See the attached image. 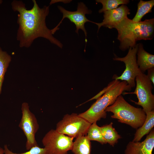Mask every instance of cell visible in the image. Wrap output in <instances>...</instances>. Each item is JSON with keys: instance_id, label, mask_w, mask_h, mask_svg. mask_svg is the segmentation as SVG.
<instances>
[{"instance_id": "8", "label": "cell", "mask_w": 154, "mask_h": 154, "mask_svg": "<svg viewBox=\"0 0 154 154\" xmlns=\"http://www.w3.org/2000/svg\"><path fill=\"white\" fill-rule=\"evenodd\" d=\"M29 108L28 103L24 102L22 103L21 108L22 116L19 125L26 136L25 147L27 150L33 147L38 145L35 137L39 128L37 119Z\"/></svg>"}, {"instance_id": "18", "label": "cell", "mask_w": 154, "mask_h": 154, "mask_svg": "<svg viewBox=\"0 0 154 154\" xmlns=\"http://www.w3.org/2000/svg\"><path fill=\"white\" fill-rule=\"evenodd\" d=\"M11 60V56L0 47V94L5 73Z\"/></svg>"}, {"instance_id": "22", "label": "cell", "mask_w": 154, "mask_h": 154, "mask_svg": "<svg viewBox=\"0 0 154 154\" xmlns=\"http://www.w3.org/2000/svg\"><path fill=\"white\" fill-rule=\"evenodd\" d=\"M147 74V75L152 83L154 84V68L148 69Z\"/></svg>"}, {"instance_id": "2", "label": "cell", "mask_w": 154, "mask_h": 154, "mask_svg": "<svg viewBox=\"0 0 154 154\" xmlns=\"http://www.w3.org/2000/svg\"><path fill=\"white\" fill-rule=\"evenodd\" d=\"M114 28L118 33L117 39L120 42L119 48L124 51L130 47H134L138 40H151L153 38L154 19H146L144 21L136 22L127 17Z\"/></svg>"}, {"instance_id": "6", "label": "cell", "mask_w": 154, "mask_h": 154, "mask_svg": "<svg viewBox=\"0 0 154 154\" xmlns=\"http://www.w3.org/2000/svg\"><path fill=\"white\" fill-rule=\"evenodd\" d=\"M136 86L135 91L132 92H124L123 94H135L138 99L137 102L131 101L141 106L146 113L154 110V96L152 93L153 89L152 83L147 75L141 72L135 79Z\"/></svg>"}, {"instance_id": "16", "label": "cell", "mask_w": 154, "mask_h": 154, "mask_svg": "<svg viewBox=\"0 0 154 154\" xmlns=\"http://www.w3.org/2000/svg\"><path fill=\"white\" fill-rule=\"evenodd\" d=\"M113 124L111 122L109 124L100 127V128L103 137L107 143L114 147L121 137L113 127Z\"/></svg>"}, {"instance_id": "3", "label": "cell", "mask_w": 154, "mask_h": 154, "mask_svg": "<svg viewBox=\"0 0 154 154\" xmlns=\"http://www.w3.org/2000/svg\"><path fill=\"white\" fill-rule=\"evenodd\" d=\"M131 89L126 82L114 80L101 92L104 95L98 98L87 110L78 115L91 124L97 122L102 118H105L107 115L105 111L106 108L112 105L124 91H129Z\"/></svg>"}, {"instance_id": "14", "label": "cell", "mask_w": 154, "mask_h": 154, "mask_svg": "<svg viewBox=\"0 0 154 154\" xmlns=\"http://www.w3.org/2000/svg\"><path fill=\"white\" fill-rule=\"evenodd\" d=\"M146 118L143 125L137 130L133 140L134 142L140 141L145 135L149 133L154 126V110L146 113Z\"/></svg>"}, {"instance_id": "5", "label": "cell", "mask_w": 154, "mask_h": 154, "mask_svg": "<svg viewBox=\"0 0 154 154\" xmlns=\"http://www.w3.org/2000/svg\"><path fill=\"white\" fill-rule=\"evenodd\" d=\"M91 124L77 114H67L57 123L55 130L60 133L76 138L86 135Z\"/></svg>"}, {"instance_id": "10", "label": "cell", "mask_w": 154, "mask_h": 154, "mask_svg": "<svg viewBox=\"0 0 154 154\" xmlns=\"http://www.w3.org/2000/svg\"><path fill=\"white\" fill-rule=\"evenodd\" d=\"M58 7L61 13L62 14V17L60 22L54 28L51 29L53 35L59 29V27L62 21L65 18L68 19L70 21L75 25L76 29L75 32L78 35V31L82 30L84 32L85 35V41L86 44L87 32L85 27V24L87 22L95 23L88 19L86 15L91 14L92 13L91 10L88 9L86 5L82 2L78 3L77 10L74 11L66 10L60 6H58Z\"/></svg>"}, {"instance_id": "13", "label": "cell", "mask_w": 154, "mask_h": 154, "mask_svg": "<svg viewBox=\"0 0 154 154\" xmlns=\"http://www.w3.org/2000/svg\"><path fill=\"white\" fill-rule=\"evenodd\" d=\"M137 62L140 70L144 73L154 67V55L146 51L142 43L138 44Z\"/></svg>"}, {"instance_id": "1", "label": "cell", "mask_w": 154, "mask_h": 154, "mask_svg": "<svg viewBox=\"0 0 154 154\" xmlns=\"http://www.w3.org/2000/svg\"><path fill=\"white\" fill-rule=\"evenodd\" d=\"M47 16L46 15L40 14L17 18L19 28L17 38L20 47L29 48L35 39L42 37L59 48H62V44L53 36L51 29L47 27L46 23Z\"/></svg>"}, {"instance_id": "4", "label": "cell", "mask_w": 154, "mask_h": 154, "mask_svg": "<svg viewBox=\"0 0 154 154\" xmlns=\"http://www.w3.org/2000/svg\"><path fill=\"white\" fill-rule=\"evenodd\" d=\"M106 112H111L112 118L127 124L132 128L137 129L141 127L146 118L145 112L141 108L134 107L128 103L121 95L119 96L114 102L108 107Z\"/></svg>"}, {"instance_id": "12", "label": "cell", "mask_w": 154, "mask_h": 154, "mask_svg": "<svg viewBox=\"0 0 154 154\" xmlns=\"http://www.w3.org/2000/svg\"><path fill=\"white\" fill-rule=\"evenodd\" d=\"M154 147V130L152 129L143 141H129L124 154H153Z\"/></svg>"}, {"instance_id": "11", "label": "cell", "mask_w": 154, "mask_h": 154, "mask_svg": "<svg viewBox=\"0 0 154 154\" xmlns=\"http://www.w3.org/2000/svg\"><path fill=\"white\" fill-rule=\"evenodd\" d=\"M130 11L126 5H122L118 8L104 12V19L102 22L94 23L98 26V32L102 26L110 29L114 28L121 21L127 17V15L130 14Z\"/></svg>"}, {"instance_id": "9", "label": "cell", "mask_w": 154, "mask_h": 154, "mask_svg": "<svg viewBox=\"0 0 154 154\" xmlns=\"http://www.w3.org/2000/svg\"><path fill=\"white\" fill-rule=\"evenodd\" d=\"M138 45V44H136L134 47L129 48L127 54L125 57L121 58L116 57L113 58L114 60L123 62L125 65V68L120 76H118L116 75H114L113 79L126 82L131 89L135 86V78L141 72L137 62L136 54Z\"/></svg>"}, {"instance_id": "21", "label": "cell", "mask_w": 154, "mask_h": 154, "mask_svg": "<svg viewBox=\"0 0 154 154\" xmlns=\"http://www.w3.org/2000/svg\"><path fill=\"white\" fill-rule=\"evenodd\" d=\"M4 154H48L46 149L44 148H41L38 145L32 147L26 152L21 153H14L10 150L7 145L4 146Z\"/></svg>"}, {"instance_id": "15", "label": "cell", "mask_w": 154, "mask_h": 154, "mask_svg": "<svg viewBox=\"0 0 154 154\" xmlns=\"http://www.w3.org/2000/svg\"><path fill=\"white\" fill-rule=\"evenodd\" d=\"M90 141L86 135L80 136L73 142L71 151L74 154H90Z\"/></svg>"}, {"instance_id": "25", "label": "cell", "mask_w": 154, "mask_h": 154, "mask_svg": "<svg viewBox=\"0 0 154 154\" xmlns=\"http://www.w3.org/2000/svg\"><path fill=\"white\" fill-rule=\"evenodd\" d=\"M2 2V1L0 0V4H1Z\"/></svg>"}, {"instance_id": "20", "label": "cell", "mask_w": 154, "mask_h": 154, "mask_svg": "<svg viewBox=\"0 0 154 154\" xmlns=\"http://www.w3.org/2000/svg\"><path fill=\"white\" fill-rule=\"evenodd\" d=\"M96 1L102 5V8L98 11L100 13L116 8L120 5L127 4L129 2V0H96Z\"/></svg>"}, {"instance_id": "24", "label": "cell", "mask_w": 154, "mask_h": 154, "mask_svg": "<svg viewBox=\"0 0 154 154\" xmlns=\"http://www.w3.org/2000/svg\"><path fill=\"white\" fill-rule=\"evenodd\" d=\"M0 154H4V149L0 147Z\"/></svg>"}, {"instance_id": "19", "label": "cell", "mask_w": 154, "mask_h": 154, "mask_svg": "<svg viewBox=\"0 0 154 154\" xmlns=\"http://www.w3.org/2000/svg\"><path fill=\"white\" fill-rule=\"evenodd\" d=\"M86 135L90 141H96L102 145L107 143L103 137L100 127L97 125L96 122L91 124Z\"/></svg>"}, {"instance_id": "7", "label": "cell", "mask_w": 154, "mask_h": 154, "mask_svg": "<svg viewBox=\"0 0 154 154\" xmlns=\"http://www.w3.org/2000/svg\"><path fill=\"white\" fill-rule=\"evenodd\" d=\"M73 139L51 129L45 134L42 142L48 154H67L72 150Z\"/></svg>"}, {"instance_id": "23", "label": "cell", "mask_w": 154, "mask_h": 154, "mask_svg": "<svg viewBox=\"0 0 154 154\" xmlns=\"http://www.w3.org/2000/svg\"><path fill=\"white\" fill-rule=\"evenodd\" d=\"M72 0H52L51 1L50 3V5H51L53 4L59 2H62L64 3H70Z\"/></svg>"}, {"instance_id": "17", "label": "cell", "mask_w": 154, "mask_h": 154, "mask_svg": "<svg viewBox=\"0 0 154 154\" xmlns=\"http://www.w3.org/2000/svg\"><path fill=\"white\" fill-rule=\"evenodd\" d=\"M154 5V0L147 1L140 0L137 4L136 13L132 20L136 22L141 21L144 15L152 12L151 9Z\"/></svg>"}]
</instances>
